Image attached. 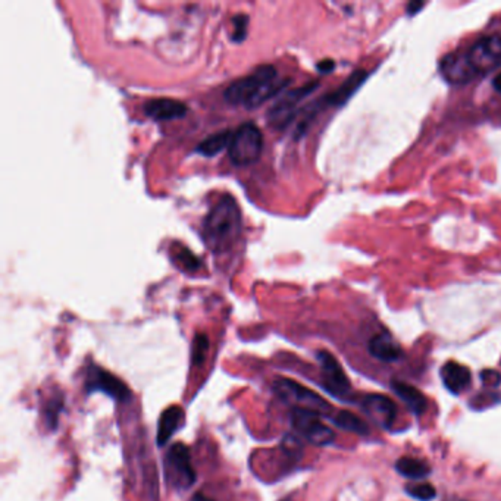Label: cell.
Returning <instances> with one entry per match:
<instances>
[{"label": "cell", "instance_id": "484cf974", "mask_svg": "<svg viewBox=\"0 0 501 501\" xmlns=\"http://www.w3.org/2000/svg\"><path fill=\"white\" fill-rule=\"evenodd\" d=\"M247 22L249 18L246 15H237L233 20V26H234V33H233V38L236 42H242L246 37L247 33Z\"/></svg>", "mask_w": 501, "mask_h": 501}, {"label": "cell", "instance_id": "6da1fadb", "mask_svg": "<svg viewBox=\"0 0 501 501\" xmlns=\"http://www.w3.org/2000/svg\"><path fill=\"white\" fill-rule=\"evenodd\" d=\"M287 84V81L278 79L275 66L261 65L249 75L229 84L224 91V98L229 105L254 109L282 91Z\"/></svg>", "mask_w": 501, "mask_h": 501}, {"label": "cell", "instance_id": "4316f807", "mask_svg": "<svg viewBox=\"0 0 501 501\" xmlns=\"http://www.w3.org/2000/svg\"><path fill=\"white\" fill-rule=\"evenodd\" d=\"M482 381L485 383V385L495 387V385L500 384L501 376H500V373L495 372V371H484V372H482Z\"/></svg>", "mask_w": 501, "mask_h": 501}, {"label": "cell", "instance_id": "9a60e30c", "mask_svg": "<svg viewBox=\"0 0 501 501\" xmlns=\"http://www.w3.org/2000/svg\"><path fill=\"white\" fill-rule=\"evenodd\" d=\"M184 421V410L180 406H171L164 413H162L157 425V445H165L175 432L178 431Z\"/></svg>", "mask_w": 501, "mask_h": 501}, {"label": "cell", "instance_id": "7c38bea8", "mask_svg": "<svg viewBox=\"0 0 501 501\" xmlns=\"http://www.w3.org/2000/svg\"><path fill=\"white\" fill-rule=\"evenodd\" d=\"M363 410L381 428H390L396 421L397 409L391 399L379 394L368 396L363 400Z\"/></svg>", "mask_w": 501, "mask_h": 501}, {"label": "cell", "instance_id": "8992f818", "mask_svg": "<svg viewBox=\"0 0 501 501\" xmlns=\"http://www.w3.org/2000/svg\"><path fill=\"white\" fill-rule=\"evenodd\" d=\"M321 415L300 408L291 410V425L300 434L315 445H328L334 440V432L321 421Z\"/></svg>", "mask_w": 501, "mask_h": 501}, {"label": "cell", "instance_id": "5b68a950", "mask_svg": "<svg viewBox=\"0 0 501 501\" xmlns=\"http://www.w3.org/2000/svg\"><path fill=\"white\" fill-rule=\"evenodd\" d=\"M165 477L171 486L187 490L196 481V472L192 465L190 450L181 442L174 444L165 457Z\"/></svg>", "mask_w": 501, "mask_h": 501}, {"label": "cell", "instance_id": "ac0fdd59", "mask_svg": "<svg viewBox=\"0 0 501 501\" xmlns=\"http://www.w3.org/2000/svg\"><path fill=\"white\" fill-rule=\"evenodd\" d=\"M233 131L229 130H224V131H218L209 137H206L203 141H200V144L197 146V152L203 156H216L218 153H221L224 148H228L229 144H231L233 140Z\"/></svg>", "mask_w": 501, "mask_h": 501}, {"label": "cell", "instance_id": "8fae6325", "mask_svg": "<svg viewBox=\"0 0 501 501\" xmlns=\"http://www.w3.org/2000/svg\"><path fill=\"white\" fill-rule=\"evenodd\" d=\"M318 360L322 368V379H323V387L330 394L343 397L350 392V381L347 375L344 373L341 364L338 360L328 353V351H319Z\"/></svg>", "mask_w": 501, "mask_h": 501}, {"label": "cell", "instance_id": "cb8c5ba5", "mask_svg": "<svg viewBox=\"0 0 501 501\" xmlns=\"http://www.w3.org/2000/svg\"><path fill=\"white\" fill-rule=\"evenodd\" d=\"M175 250V261H177V263L178 265H181L183 268H185V269H188V270H194V269H197L199 268V261H197V257L192 253V252H190V250H187V249H183V247H175L174 249Z\"/></svg>", "mask_w": 501, "mask_h": 501}, {"label": "cell", "instance_id": "7a4b0ae2", "mask_svg": "<svg viewBox=\"0 0 501 501\" xmlns=\"http://www.w3.org/2000/svg\"><path fill=\"white\" fill-rule=\"evenodd\" d=\"M240 233V206L234 197L226 194L216 203L203 221V240L212 252L222 253L234 246Z\"/></svg>", "mask_w": 501, "mask_h": 501}, {"label": "cell", "instance_id": "7402d4cb", "mask_svg": "<svg viewBox=\"0 0 501 501\" xmlns=\"http://www.w3.org/2000/svg\"><path fill=\"white\" fill-rule=\"evenodd\" d=\"M209 350V340L205 334H199L194 338L193 350H192V359L194 364H201L203 360L206 357V353Z\"/></svg>", "mask_w": 501, "mask_h": 501}, {"label": "cell", "instance_id": "ffe728a7", "mask_svg": "<svg viewBox=\"0 0 501 501\" xmlns=\"http://www.w3.org/2000/svg\"><path fill=\"white\" fill-rule=\"evenodd\" d=\"M332 421H334V424H335L338 428H341V429H344V431L355 432V434L364 436V434H368V432H369L368 425L364 424V422L362 421V419H359L356 415L350 413V412H346V410L338 413V415L332 419Z\"/></svg>", "mask_w": 501, "mask_h": 501}, {"label": "cell", "instance_id": "ba28073f", "mask_svg": "<svg viewBox=\"0 0 501 501\" xmlns=\"http://www.w3.org/2000/svg\"><path fill=\"white\" fill-rule=\"evenodd\" d=\"M86 391L88 394L100 391L103 394L109 396L111 399L121 403H125L131 399L130 388L121 381L119 378H116L111 372L96 367V364H93L87 372Z\"/></svg>", "mask_w": 501, "mask_h": 501}, {"label": "cell", "instance_id": "3957f363", "mask_svg": "<svg viewBox=\"0 0 501 501\" xmlns=\"http://www.w3.org/2000/svg\"><path fill=\"white\" fill-rule=\"evenodd\" d=\"M263 148V134L254 123L241 124L233 134L228 156L234 167H250L259 160Z\"/></svg>", "mask_w": 501, "mask_h": 501}, {"label": "cell", "instance_id": "44dd1931", "mask_svg": "<svg viewBox=\"0 0 501 501\" xmlns=\"http://www.w3.org/2000/svg\"><path fill=\"white\" fill-rule=\"evenodd\" d=\"M364 77H367V74L362 72V71H359V72L351 75L340 88H338L337 91H334V93L331 94V96L328 98L330 103H331V105H341V103H344V102L351 96V93H353V91L362 84V81L364 79Z\"/></svg>", "mask_w": 501, "mask_h": 501}, {"label": "cell", "instance_id": "9c48e42d", "mask_svg": "<svg viewBox=\"0 0 501 501\" xmlns=\"http://www.w3.org/2000/svg\"><path fill=\"white\" fill-rule=\"evenodd\" d=\"M468 56L478 74L491 72L501 66V37L486 36L468 50Z\"/></svg>", "mask_w": 501, "mask_h": 501}, {"label": "cell", "instance_id": "f1b7e54d", "mask_svg": "<svg viewBox=\"0 0 501 501\" xmlns=\"http://www.w3.org/2000/svg\"><path fill=\"white\" fill-rule=\"evenodd\" d=\"M493 86H494V88H495L498 93H501V72H498V74L494 77Z\"/></svg>", "mask_w": 501, "mask_h": 501}, {"label": "cell", "instance_id": "30bf717a", "mask_svg": "<svg viewBox=\"0 0 501 501\" xmlns=\"http://www.w3.org/2000/svg\"><path fill=\"white\" fill-rule=\"evenodd\" d=\"M440 72L450 84H468L478 75L475 66L472 65L468 52L449 53L440 62Z\"/></svg>", "mask_w": 501, "mask_h": 501}, {"label": "cell", "instance_id": "d4e9b609", "mask_svg": "<svg viewBox=\"0 0 501 501\" xmlns=\"http://www.w3.org/2000/svg\"><path fill=\"white\" fill-rule=\"evenodd\" d=\"M46 408V419H47V424L50 425V428H55L56 424H58V416L62 410V406H63V401H62V397L58 396L55 399H52L47 404Z\"/></svg>", "mask_w": 501, "mask_h": 501}, {"label": "cell", "instance_id": "2e32d148", "mask_svg": "<svg viewBox=\"0 0 501 501\" xmlns=\"http://www.w3.org/2000/svg\"><path fill=\"white\" fill-rule=\"evenodd\" d=\"M369 351L373 357L384 362H394L401 356L400 347L387 334L375 335L369 343Z\"/></svg>", "mask_w": 501, "mask_h": 501}, {"label": "cell", "instance_id": "e0dca14e", "mask_svg": "<svg viewBox=\"0 0 501 501\" xmlns=\"http://www.w3.org/2000/svg\"><path fill=\"white\" fill-rule=\"evenodd\" d=\"M392 390L396 391V394L406 403V406H408L415 415H422L426 410L428 401L425 396L413 385H409L406 383H394L392 384Z\"/></svg>", "mask_w": 501, "mask_h": 501}, {"label": "cell", "instance_id": "4fadbf2b", "mask_svg": "<svg viewBox=\"0 0 501 501\" xmlns=\"http://www.w3.org/2000/svg\"><path fill=\"white\" fill-rule=\"evenodd\" d=\"M144 114L156 121H172L183 118L187 114V106L175 99H152L144 105Z\"/></svg>", "mask_w": 501, "mask_h": 501}, {"label": "cell", "instance_id": "603a6c76", "mask_svg": "<svg viewBox=\"0 0 501 501\" xmlns=\"http://www.w3.org/2000/svg\"><path fill=\"white\" fill-rule=\"evenodd\" d=\"M408 493L410 497L421 500V501H429L436 497V488L431 484H416V485H409Z\"/></svg>", "mask_w": 501, "mask_h": 501}, {"label": "cell", "instance_id": "f546056e", "mask_svg": "<svg viewBox=\"0 0 501 501\" xmlns=\"http://www.w3.org/2000/svg\"><path fill=\"white\" fill-rule=\"evenodd\" d=\"M193 501H212V500H210V498H208V497H205L203 494H196Z\"/></svg>", "mask_w": 501, "mask_h": 501}, {"label": "cell", "instance_id": "d6986e66", "mask_svg": "<svg viewBox=\"0 0 501 501\" xmlns=\"http://www.w3.org/2000/svg\"><path fill=\"white\" fill-rule=\"evenodd\" d=\"M397 470L401 473L403 477H408L410 479H422L425 478L431 469L428 465L413 457H403L396 463Z\"/></svg>", "mask_w": 501, "mask_h": 501}, {"label": "cell", "instance_id": "277c9868", "mask_svg": "<svg viewBox=\"0 0 501 501\" xmlns=\"http://www.w3.org/2000/svg\"><path fill=\"white\" fill-rule=\"evenodd\" d=\"M274 391L281 400L293 404L294 408L312 410L318 415H328L331 412V404L327 400L291 379H277Z\"/></svg>", "mask_w": 501, "mask_h": 501}, {"label": "cell", "instance_id": "52a82bcc", "mask_svg": "<svg viewBox=\"0 0 501 501\" xmlns=\"http://www.w3.org/2000/svg\"><path fill=\"white\" fill-rule=\"evenodd\" d=\"M315 88L316 84H307L281 94V98L268 111L269 125H272L277 130L286 128L294 119L297 106H299L302 100L306 99L307 94L312 93Z\"/></svg>", "mask_w": 501, "mask_h": 501}, {"label": "cell", "instance_id": "83f0119b", "mask_svg": "<svg viewBox=\"0 0 501 501\" xmlns=\"http://www.w3.org/2000/svg\"><path fill=\"white\" fill-rule=\"evenodd\" d=\"M318 68H319V70H321L322 72H330V71L332 70V68H334V62H331V61H323V62H321V63L318 65Z\"/></svg>", "mask_w": 501, "mask_h": 501}, {"label": "cell", "instance_id": "5bb4252c", "mask_svg": "<svg viewBox=\"0 0 501 501\" xmlns=\"http://www.w3.org/2000/svg\"><path fill=\"white\" fill-rule=\"evenodd\" d=\"M441 378L445 388L453 394H460L470 384V372L457 362H447L441 369Z\"/></svg>", "mask_w": 501, "mask_h": 501}]
</instances>
